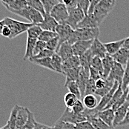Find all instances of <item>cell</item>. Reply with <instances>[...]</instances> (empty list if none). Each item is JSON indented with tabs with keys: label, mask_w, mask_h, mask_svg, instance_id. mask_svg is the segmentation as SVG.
Segmentation results:
<instances>
[{
	"label": "cell",
	"mask_w": 129,
	"mask_h": 129,
	"mask_svg": "<svg viewBox=\"0 0 129 129\" xmlns=\"http://www.w3.org/2000/svg\"><path fill=\"white\" fill-rule=\"evenodd\" d=\"M100 35L99 27L96 28H77L74 30L71 37L68 41L71 45L77 41H91L98 38Z\"/></svg>",
	"instance_id": "6da1fadb"
},
{
	"label": "cell",
	"mask_w": 129,
	"mask_h": 129,
	"mask_svg": "<svg viewBox=\"0 0 129 129\" xmlns=\"http://www.w3.org/2000/svg\"><path fill=\"white\" fill-rule=\"evenodd\" d=\"M4 20L5 22V25L8 26L11 30V37L10 38L11 39L16 38L24 32H27L30 27L34 25L30 22H19L10 17H5Z\"/></svg>",
	"instance_id": "7a4b0ae2"
},
{
	"label": "cell",
	"mask_w": 129,
	"mask_h": 129,
	"mask_svg": "<svg viewBox=\"0 0 129 129\" xmlns=\"http://www.w3.org/2000/svg\"><path fill=\"white\" fill-rule=\"evenodd\" d=\"M115 5L116 0H101L96 6L93 13L100 24L103 22L107 16L113 10Z\"/></svg>",
	"instance_id": "3957f363"
},
{
	"label": "cell",
	"mask_w": 129,
	"mask_h": 129,
	"mask_svg": "<svg viewBox=\"0 0 129 129\" xmlns=\"http://www.w3.org/2000/svg\"><path fill=\"white\" fill-rule=\"evenodd\" d=\"M60 121L64 122H69L74 125H77L78 123L87 121V118L85 114H76L71 108H66L62 116L59 119Z\"/></svg>",
	"instance_id": "277c9868"
},
{
	"label": "cell",
	"mask_w": 129,
	"mask_h": 129,
	"mask_svg": "<svg viewBox=\"0 0 129 129\" xmlns=\"http://www.w3.org/2000/svg\"><path fill=\"white\" fill-rule=\"evenodd\" d=\"M50 15L59 24H64L68 18L69 12L66 6L61 2L53 8Z\"/></svg>",
	"instance_id": "5b68a950"
},
{
	"label": "cell",
	"mask_w": 129,
	"mask_h": 129,
	"mask_svg": "<svg viewBox=\"0 0 129 129\" xmlns=\"http://www.w3.org/2000/svg\"><path fill=\"white\" fill-rule=\"evenodd\" d=\"M85 16V14L83 12V11L80 8L77 7L74 10L69 12L68 18L64 24L71 26L75 30L77 28L78 25L82 21Z\"/></svg>",
	"instance_id": "8992f818"
},
{
	"label": "cell",
	"mask_w": 129,
	"mask_h": 129,
	"mask_svg": "<svg viewBox=\"0 0 129 129\" xmlns=\"http://www.w3.org/2000/svg\"><path fill=\"white\" fill-rule=\"evenodd\" d=\"M74 32V30L68 25L59 24L56 28V33L57 34L59 37V46L65 42H68Z\"/></svg>",
	"instance_id": "52a82bcc"
},
{
	"label": "cell",
	"mask_w": 129,
	"mask_h": 129,
	"mask_svg": "<svg viewBox=\"0 0 129 129\" xmlns=\"http://www.w3.org/2000/svg\"><path fill=\"white\" fill-rule=\"evenodd\" d=\"M124 73H125V69L123 66L115 62L107 79L109 80L114 81V82L116 81L119 84H122Z\"/></svg>",
	"instance_id": "ba28073f"
},
{
	"label": "cell",
	"mask_w": 129,
	"mask_h": 129,
	"mask_svg": "<svg viewBox=\"0 0 129 129\" xmlns=\"http://www.w3.org/2000/svg\"><path fill=\"white\" fill-rule=\"evenodd\" d=\"M90 50L93 56H98L101 59H103L107 55V51L104 43L101 42L98 38H96L93 40Z\"/></svg>",
	"instance_id": "9c48e42d"
},
{
	"label": "cell",
	"mask_w": 129,
	"mask_h": 129,
	"mask_svg": "<svg viewBox=\"0 0 129 129\" xmlns=\"http://www.w3.org/2000/svg\"><path fill=\"white\" fill-rule=\"evenodd\" d=\"M93 40L91 41H77L74 45H72V49L74 55L77 56H80L88 51L90 48Z\"/></svg>",
	"instance_id": "30bf717a"
},
{
	"label": "cell",
	"mask_w": 129,
	"mask_h": 129,
	"mask_svg": "<svg viewBox=\"0 0 129 129\" xmlns=\"http://www.w3.org/2000/svg\"><path fill=\"white\" fill-rule=\"evenodd\" d=\"M119 83L118 82L115 81L112 89L110 90L107 94H105L104 96L101 97V100H100V103H98L97 107L95 108L97 111H101L104 110L105 108V107L108 105V104L111 102V99H112V97L114 96V93H115V91L119 87Z\"/></svg>",
	"instance_id": "8fae6325"
},
{
	"label": "cell",
	"mask_w": 129,
	"mask_h": 129,
	"mask_svg": "<svg viewBox=\"0 0 129 129\" xmlns=\"http://www.w3.org/2000/svg\"><path fill=\"white\" fill-rule=\"evenodd\" d=\"M100 25V24L97 21L93 13H88L85 15L82 21L78 25L77 28H96L99 27Z\"/></svg>",
	"instance_id": "7c38bea8"
},
{
	"label": "cell",
	"mask_w": 129,
	"mask_h": 129,
	"mask_svg": "<svg viewBox=\"0 0 129 129\" xmlns=\"http://www.w3.org/2000/svg\"><path fill=\"white\" fill-rule=\"evenodd\" d=\"M58 25H59V23L52 17L50 14L45 13L44 15L43 22L37 25H39L42 29V30H48V31L56 32V28L58 26Z\"/></svg>",
	"instance_id": "4fadbf2b"
},
{
	"label": "cell",
	"mask_w": 129,
	"mask_h": 129,
	"mask_svg": "<svg viewBox=\"0 0 129 129\" xmlns=\"http://www.w3.org/2000/svg\"><path fill=\"white\" fill-rule=\"evenodd\" d=\"M128 108V102L126 101L122 106H120L118 109H116L114 111V124H113L114 128L119 126V124L123 121L124 118L125 117V115L127 114Z\"/></svg>",
	"instance_id": "5bb4252c"
},
{
	"label": "cell",
	"mask_w": 129,
	"mask_h": 129,
	"mask_svg": "<svg viewBox=\"0 0 129 129\" xmlns=\"http://www.w3.org/2000/svg\"><path fill=\"white\" fill-rule=\"evenodd\" d=\"M56 53L62 58L63 61H65L68 59L71 58V56H74L72 49V45L69 44L68 42H65L64 43L61 44L57 48Z\"/></svg>",
	"instance_id": "9a60e30c"
},
{
	"label": "cell",
	"mask_w": 129,
	"mask_h": 129,
	"mask_svg": "<svg viewBox=\"0 0 129 129\" xmlns=\"http://www.w3.org/2000/svg\"><path fill=\"white\" fill-rule=\"evenodd\" d=\"M90 79V74L88 71H86L83 68H81L80 73H79V77L78 78L77 85L79 88L80 93H81V96L83 98L85 96V87L87 85V82L88 79Z\"/></svg>",
	"instance_id": "2e32d148"
},
{
	"label": "cell",
	"mask_w": 129,
	"mask_h": 129,
	"mask_svg": "<svg viewBox=\"0 0 129 129\" xmlns=\"http://www.w3.org/2000/svg\"><path fill=\"white\" fill-rule=\"evenodd\" d=\"M28 111L29 109L25 107L19 106L17 113V119H16V129H21L25 124L28 119Z\"/></svg>",
	"instance_id": "e0dca14e"
},
{
	"label": "cell",
	"mask_w": 129,
	"mask_h": 129,
	"mask_svg": "<svg viewBox=\"0 0 129 129\" xmlns=\"http://www.w3.org/2000/svg\"><path fill=\"white\" fill-rule=\"evenodd\" d=\"M98 116L108 125L114 128L113 124L114 120V111L112 108L105 109L101 111H99Z\"/></svg>",
	"instance_id": "ac0fdd59"
},
{
	"label": "cell",
	"mask_w": 129,
	"mask_h": 129,
	"mask_svg": "<svg viewBox=\"0 0 129 129\" xmlns=\"http://www.w3.org/2000/svg\"><path fill=\"white\" fill-rule=\"evenodd\" d=\"M112 57L117 63L122 64V66L126 65L129 60V50L122 47L115 54L112 55Z\"/></svg>",
	"instance_id": "d6986e66"
},
{
	"label": "cell",
	"mask_w": 129,
	"mask_h": 129,
	"mask_svg": "<svg viewBox=\"0 0 129 129\" xmlns=\"http://www.w3.org/2000/svg\"><path fill=\"white\" fill-rule=\"evenodd\" d=\"M124 42H125V39L104 43V45L105 47L107 53L109 55H111V56L115 54L116 52L119 51L122 48Z\"/></svg>",
	"instance_id": "ffe728a7"
},
{
	"label": "cell",
	"mask_w": 129,
	"mask_h": 129,
	"mask_svg": "<svg viewBox=\"0 0 129 129\" xmlns=\"http://www.w3.org/2000/svg\"><path fill=\"white\" fill-rule=\"evenodd\" d=\"M103 61V79H107L113 66L115 62L111 55L107 53V55L102 59Z\"/></svg>",
	"instance_id": "44dd1931"
},
{
	"label": "cell",
	"mask_w": 129,
	"mask_h": 129,
	"mask_svg": "<svg viewBox=\"0 0 129 129\" xmlns=\"http://www.w3.org/2000/svg\"><path fill=\"white\" fill-rule=\"evenodd\" d=\"M81 67L75 68L72 69L67 70L63 73V75L65 77V82L64 85L70 82H77L78 78L79 77Z\"/></svg>",
	"instance_id": "7402d4cb"
},
{
	"label": "cell",
	"mask_w": 129,
	"mask_h": 129,
	"mask_svg": "<svg viewBox=\"0 0 129 129\" xmlns=\"http://www.w3.org/2000/svg\"><path fill=\"white\" fill-rule=\"evenodd\" d=\"M80 66V61H79V57L77 56H73L71 58L68 59L67 60L63 61L62 63V74L64 71L69 69L79 68Z\"/></svg>",
	"instance_id": "603a6c76"
},
{
	"label": "cell",
	"mask_w": 129,
	"mask_h": 129,
	"mask_svg": "<svg viewBox=\"0 0 129 129\" xmlns=\"http://www.w3.org/2000/svg\"><path fill=\"white\" fill-rule=\"evenodd\" d=\"M37 41H38V39H34V38H30V37L27 38L25 53V55L23 57V60L29 59L34 56V48H35V45H36V43Z\"/></svg>",
	"instance_id": "cb8c5ba5"
},
{
	"label": "cell",
	"mask_w": 129,
	"mask_h": 129,
	"mask_svg": "<svg viewBox=\"0 0 129 129\" xmlns=\"http://www.w3.org/2000/svg\"><path fill=\"white\" fill-rule=\"evenodd\" d=\"M79 57L81 68L89 71L90 67V62H91V60H92V59L93 57V56L90 49L88 51L85 52L84 54H82V56H79Z\"/></svg>",
	"instance_id": "d4e9b609"
},
{
	"label": "cell",
	"mask_w": 129,
	"mask_h": 129,
	"mask_svg": "<svg viewBox=\"0 0 129 129\" xmlns=\"http://www.w3.org/2000/svg\"><path fill=\"white\" fill-rule=\"evenodd\" d=\"M30 62H31L32 63L41 66L42 68H47L48 70H51L53 71V68L52 67L51 64V58H42V59H34V58H30L28 59Z\"/></svg>",
	"instance_id": "484cf974"
},
{
	"label": "cell",
	"mask_w": 129,
	"mask_h": 129,
	"mask_svg": "<svg viewBox=\"0 0 129 129\" xmlns=\"http://www.w3.org/2000/svg\"><path fill=\"white\" fill-rule=\"evenodd\" d=\"M62 63L63 60L62 58L56 53H55L51 57V64L54 72L62 74Z\"/></svg>",
	"instance_id": "4316f807"
},
{
	"label": "cell",
	"mask_w": 129,
	"mask_h": 129,
	"mask_svg": "<svg viewBox=\"0 0 129 129\" xmlns=\"http://www.w3.org/2000/svg\"><path fill=\"white\" fill-rule=\"evenodd\" d=\"M83 104L87 109H95L98 105L96 97L93 94L86 95L83 97Z\"/></svg>",
	"instance_id": "83f0119b"
},
{
	"label": "cell",
	"mask_w": 129,
	"mask_h": 129,
	"mask_svg": "<svg viewBox=\"0 0 129 129\" xmlns=\"http://www.w3.org/2000/svg\"><path fill=\"white\" fill-rule=\"evenodd\" d=\"M87 121L90 122L95 129H114L113 127H111L108 125L105 122H104L101 119L99 118L98 116L92 117Z\"/></svg>",
	"instance_id": "f1b7e54d"
},
{
	"label": "cell",
	"mask_w": 129,
	"mask_h": 129,
	"mask_svg": "<svg viewBox=\"0 0 129 129\" xmlns=\"http://www.w3.org/2000/svg\"><path fill=\"white\" fill-rule=\"evenodd\" d=\"M19 105H15L13 106V109L11 111L10 117L8 119L7 125L10 127L11 129H16V119H17V113H18V109H19Z\"/></svg>",
	"instance_id": "f546056e"
},
{
	"label": "cell",
	"mask_w": 129,
	"mask_h": 129,
	"mask_svg": "<svg viewBox=\"0 0 129 129\" xmlns=\"http://www.w3.org/2000/svg\"><path fill=\"white\" fill-rule=\"evenodd\" d=\"M45 13L50 14L53 8L58 4L62 2V0H40Z\"/></svg>",
	"instance_id": "4dcf8cb0"
},
{
	"label": "cell",
	"mask_w": 129,
	"mask_h": 129,
	"mask_svg": "<svg viewBox=\"0 0 129 129\" xmlns=\"http://www.w3.org/2000/svg\"><path fill=\"white\" fill-rule=\"evenodd\" d=\"M123 93H124V90H122V84H119V85L118 88L116 89V90L115 91V93H114V96H113V97H112V99H111V102L108 104V105L105 107V109L111 108H112V106H113V105L116 103V102H117V101L121 98V96L123 95ZM105 109H104V110H105Z\"/></svg>",
	"instance_id": "1f68e13d"
},
{
	"label": "cell",
	"mask_w": 129,
	"mask_h": 129,
	"mask_svg": "<svg viewBox=\"0 0 129 129\" xmlns=\"http://www.w3.org/2000/svg\"><path fill=\"white\" fill-rule=\"evenodd\" d=\"M64 87L68 88V90L70 93L74 94L79 100H81V98H82L81 93H80V90H79V88L78 86L77 82H70L65 84Z\"/></svg>",
	"instance_id": "d6a6232c"
},
{
	"label": "cell",
	"mask_w": 129,
	"mask_h": 129,
	"mask_svg": "<svg viewBox=\"0 0 129 129\" xmlns=\"http://www.w3.org/2000/svg\"><path fill=\"white\" fill-rule=\"evenodd\" d=\"M63 100H64V104L66 105V108L71 109L74 106V105L76 104L77 101L79 99H78L74 94H73V93H71L70 92H68L64 95Z\"/></svg>",
	"instance_id": "836d02e7"
},
{
	"label": "cell",
	"mask_w": 129,
	"mask_h": 129,
	"mask_svg": "<svg viewBox=\"0 0 129 129\" xmlns=\"http://www.w3.org/2000/svg\"><path fill=\"white\" fill-rule=\"evenodd\" d=\"M107 79V83H106L105 86L102 89H96V92H95V94L97 96H100V97L104 96L105 94H107L110 90H111L114 85V82H115L114 81L109 80L108 79Z\"/></svg>",
	"instance_id": "e575fe53"
},
{
	"label": "cell",
	"mask_w": 129,
	"mask_h": 129,
	"mask_svg": "<svg viewBox=\"0 0 129 129\" xmlns=\"http://www.w3.org/2000/svg\"><path fill=\"white\" fill-rule=\"evenodd\" d=\"M42 29L39 25H34L27 30V37L39 39V36L42 34Z\"/></svg>",
	"instance_id": "d590c367"
},
{
	"label": "cell",
	"mask_w": 129,
	"mask_h": 129,
	"mask_svg": "<svg viewBox=\"0 0 129 129\" xmlns=\"http://www.w3.org/2000/svg\"><path fill=\"white\" fill-rule=\"evenodd\" d=\"M90 67L99 71L103 75V61L101 58L98 56H93L90 62Z\"/></svg>",
	"instance_id": "8d00e7d4"
},
{
	"label": "cell",
	"mask_w": 129,
	"mask_h": 129,
	"mask_svg": "<svg viewBox=\"0 0 129 129\" xmlns=\"http://www.w3.org/2000/svg\"><path fill=\"white\" fill-rule=\"evenodd\" d=\"M25 1L27 2L28 7H30V8L38 11L43 15L45 14L43 5L40 0H25Z\"/></svg>",
	"instance_id": "74e56055"
},
{
	"label": "cell",
	"mask_w": 129,
	"mask_h": 129,
	"mask_svg": "<svg viewBox=\"0 0 129 129\" xmlns=\"http://www.w3.org/2000/svg\"><path fill=\"white\" fill-rule=\"evenodd\" d=\"M56 37H58V35L56 32L48 31V30H42V34L39 36V40L47 42L50 41L51 39H53Z\"/></svg>",
	"instance_id": "f35d334b"
},
{
	"label": "cell",
	"mask_w": 129,
	"mask_h": 129,
	"mask_svg": "<svg viewBox=\"0 0 129 129\" xmlns=\"http://www.w3.org/2000/svg\"><path fill=\"white\" fill-rule=\"evenodd\" d=\"M96 90V82L91 79H89L85 90V96L86 95H90V94H95V92Z\"/></svg>",
	"instance_id": "ab89813d"
},
{
	"label": "cell",
	"mask_w": 129,
	"mask_h": 129,
	"mask_svg": "<svg viewBox=\"0 0 129 129\" xmlns=\"http://www.w3.org/2000/svg\"><path fill=\"white\" fill-rule=\"evenodd\" d=\"M59 37H56L46 42V49L56 53L58 47H59Z\"/></svg>",
	"instance_id": "60d3db41"
},
{
	"label": "cell",
	"mask_w": 129,
	"mask_h": 129,
	"mask_svg": "<svg viewBox=\"0 0 129 129\" xmlns=\"http://www.w3.org/2000/svg\"><path fill=\"white\" fill-rule=\"evenodd\" d=\"M35 122H36V119L34 118V114L29 110L28 111V119L25 122V124L24 125V126L21 129H34L35 126Z\"/></svg>",
	"instance_id": "b9f144b4"
},
{
	"label": "cell",
	"mask_w": 129,
	"mask_h": 129,
	"mask_svg": "<svg viewBox=\"0 0 129 129\" xmlns=\"http://www.w3.org/2000/svg\"><path fill=\"white\" fill-rule=\"evenodd\" d=\"M129 84V60L128 63L126 64V68L125 69V73L122 79V90L125 91L128 90V85Z\"/></svg>",
	"instance_id": "7bdbcfd3"
},
{
	"label": "cell",
	"mask_w": 129,
	"mask_h": 129,
	"mask_svg": "<svg viewBox=\"0 0 129 129\" xmlns=\"http://www.w3.org/2000/svg\"><path fill=\"white\" fill-rule=\"evenodd\" d=\"M77 3L78 7L83 11L85 15H87L90 8V0H77Z\"/></svg>",
	"instance_id": "ee69618b"
},
{
	"label": "cell",
	"mask_w": 129,
	"mask_h": 129,
	"mask_svg": "<svg viewBox=\"0 0 129 129\" xmlns=\"http://www.w3.org/2000/svg\"><path fill=\"white\" fill-rule=\"evenodd\" d=\"M55 53V52L51 51L50 50L48 49H44L43 51L39 52V53L36 56H34L31 58H34V59H42V58H51L52 56Z\"/></svg>",
	"instance_id": "f6af8a7d"
},
{
	"label": "cell",
	"mask_w": 129,
	"mask_h": 129,
	"mask_svg": "<svg viewBox=\"0 0 129 129\" xmlns=\"http://www.w3.org/2000/svg\"><path fill=\"white\" fill-rule=\"evenodd\" d=\"M71 110L76 114H82L85 110V107L83 103L81 101V100H78L74 106L71 108Z\"/></svg>",
	"instance_id": "bcb514c9"
},
{
	"label": "cell",
	"mask_w": 129,
	"mask_h": 129,
	"mask_svg": "<svg viewBox=\"0 0 129 129\" xmlns=\"http://www.w3.org/2000/svg\"><path fill=\"white\" fill-rule=\"evenodd\" d=\"M127 96H128V90H126L125 91H124V93L123 95L121 96V98L116 102V103L114 104L113 106H112V109L115 111L116 109H118L120 106H122L123 104L125 103L126 101H127Z\"/></svg>",
	"instance_id": "7dc6e473"
},
{
	"label": "cell",
	"mask_w": 129,
	"mask_h": 129,
	"mask_svg": "<svg viewBox=\"0 0 129 129\" xmlns=\"http://www.w3.org/2000/svg\"><path fill=\"white\" fill-rule=\"evenodd\" d=\"M62 2L66 6L68 12L74 10L78 7L77 0H62Z\"/></svg>",
	"instance_id": "c3c4849f"
},
{
	"label": "cell",
	"mask_w": 129,
	"mask_h": 129,
	"mask_svg": "<svg viewBox=\"0 0 129 129\" xmlns=\"http://www.w3.org/2000/svg\"><path fill=\"white\" fill-rule=\"evenodd\" d=\"M46 48V42L39 40L37 42L34 50V56H36L39 53V52H41L42 51H43L44 49Z\"/></svg>",
	"instance_id": "681fc988"
},
{
	"label": "cell",
	"mask_w": 129,
	"mask_h": 129,
	"mask_svg": "<svg viewBox=\"0 0 129 129\" xmlns=\"http://www.w3.org/2000/svg\"><path fill=\"white\" fill-rule=\"evenodd\" d=\"M89 74H90V79L94 80L95 82L101 78H103V75L99 72L97 71L96 70H95L94 68L90 67V70H89Z\"/></svg>",
	"instance_id": "f907efd6"
},
{
	"label": "cell",
	"mask_w": 129,
	"mask_h": 129,
	"mask_svg": "<svg viewBox=\"0 0 129 129\" xmlns=\"http://www.w3.org/2000/svg\"><path fill=\"white\" fill-rule=\"evenodd\" d=\"M76 129H95L92 124L88 121H85L75 125Z\"/></svg>",
	"instance_id": "816d5d0a"
},
{
	"label": "cell",
	"mask_w": 129,
	"mask_h": 129,
	"mask_svg": "<svg viewBox=\"0 0 129 129\" xmlns=\"http://www.w3.org/2000/svg\"><path fill=\"white\" fill-rule=\"evenodd\" d=\"M2 37H5V38H8L10 39L11 37V30L10 29V27L8 26L5 25L3 27V30L2 31Z\"/></svg>",
	"instance_id": "f5cc1de1"
},
{
	"label": "cell",
	"mask_w": 129,
	"mask_h": 129,
	"mask_svg": "<svg viewBox=\"0 0 129 129\" xmlns=\"http://www.w3.org/2000/svg\"><path fill=\"white\" fill-rule=\"evenodd\" d=\"M107 83V79H103V78H101L98 80L96 81V89H102L105 86Z\"/></svg>",
	"instance_id": "db71d44e"
},
{
	"label": "cell",
	"mask_w": 129,
	"mask_h": 129,
	"mask_svg": "<svg viewBox=\"0 0 129 129\" xmlns=\"http://www.w3.org/2000/svg\"><path fill=\"white\" fill-rule=\"evenodd\" d=\"M100 1L101 0H90V8H89V10H88V13H93L96 6L100 3Z\"/></svg>",
	"instance_id": "11a10c76"
},
{
	"label": "cell",
	"mask_w": 129,
	"mask_h": 129,
	"mask_svg": "<svg viewBox=\"0 0 129 129\" xmlns=\"http://www.w3.org/2000/svg\"><path fill=\"white\" fill-rule=\"evenodd\" d=\"M34 129H51V126H48V125L39 123V122L36 121L35 126H34Z\"/></svg>",
	"instance_id": "9f6ffc18"
},
{
	"label": "cell",
	"mask_w": 129,
	"mask_h": 129,
	"mask_svg": "<svg viewBox=\"0 0 129 129\" xmlns=\"http://www.w3.org/2000/svg\"><path fill=\"white\" fill-rule=\"evenodd\" d=\"M0 1L2 4L5 6V8H7L8 7H11L16 0H0Z\"/></svg>",
	"instance_id": "6f0895ef"
},
{
	"label": "cell",
	"mask_w": 129,
	"mask_h": 129,
	"mask_svg": "<svg viewBox=\"0 0 129 129\" xmlns=\"http://www.w3.org/2000/svg\"><path fill=\"white\" fill-rule=\"evenodd\" d=\"M129 125V108L127 111V114L125 115V117L124 118L123 121L119 124V126H125V125Z\"/></svg>",
	"instance_id": "680465c9"
},
{
	"label": "cell",
	"mask_w": 129,
	"mask_h": 129,
	"mask_svg": "<svg viewBox=\"0 0 129 129\" xmlns=\"http://www.w3.org/2000/svg\"><path fill=\"white\" fill-rule=\"evenodd\" d=\"M62 121L58 119L56 122L53 126H51V129H62Z\"/></svg>",
	"instance_id": "91938a15"
},
{
	"label": "cell",
	"mask_w": 129,
	"mask_h": 129,
	"mask_svg": "<svg viewBox=\"0 0 129 129\" xmlns=\"http://www.w3.org/2000/svg\"><path fill=\"white\" fill-rule=\"evenodd\" d=\"M122 47L129 50V37L125 39V42H124V44H123Z\"/></svg>",
	"instance_id": "94428289"
},
{
	"label": "cell",
	"mask_w": 129,
	"mask_h": 129,
	"mask_svg": "<svg viewBox=\"0 0 129 129\" xmlns=\"http://www.w3.org/2000/svg\"><path fill=\"white\" fill-rule=\"evenodd\" d=\"M5 26V20L3 19L0 20V34H2V31L3 27Z\"/></svg>",
	"instance_id": "6125c7cd"
},
{
	"label": "cell",
	"mask_w": 129,
	"mask_h": 129,
	"mask_svg": "<svg viewBox=\"0 0 129 129\" xmlns=\"http://www.w3.org/2000/svg\"><path fill=\"white\" fill-rule=\"evenodd\" d=\"M0 129H11L10 128V127L8 125H5V126H3V127H2Z\"/></svg>",
	"instance_id": "be15d7a7"
},
{
	"label": "cell",
	"mask_w": 129,
	"mask_h": 129,
	"mask_svg": "<svg viewBox=\"0 0 129 129\" xmlns=\"http://www.w3.org/2000/svg\"><path fill=\"white\" fill-rule=\"evenodd\" d=\"M129 98V84L128 85V96H127V99Z\"/></svg>",
	"instance_id": "e7e4bbea"
},
{
	"label": "cell",
	"mask_w": 129,
	"mask_h": 129,
	"mask_svg": "<svg viewBox=\"0 0 129 129\" xmlns=\"http://www.w3.org/2000/svg\"><path fill=\"white\" fill-rule=\"evenodd\" d=\"M127 101L128 102V103H129V98H128V99H127Z\"/></svg>",
	"instance_id": "03108f58"
}]
</instances>
